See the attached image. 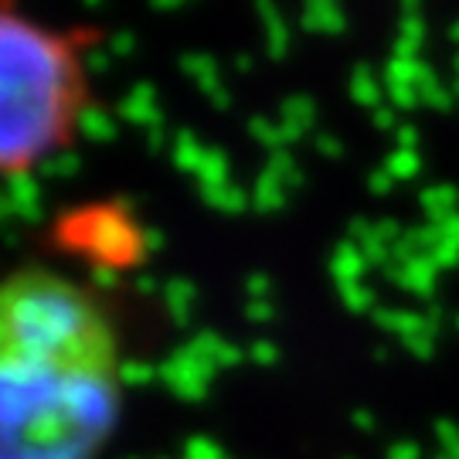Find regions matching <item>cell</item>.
<instances>
[{
  "instance_id": "obj_7",
  "label": "cell",
  "mask_w": 459,
  "mask_h": 459,
  "mask_svg": "<svg viewBox=\"0 0 459 459\" xmlns=\"http://www.w3.org/2000/svg\"><path fill=\"white\" fill-rule=\"evenodd\" d=\"M79 170V157L72 153V150H62V153H55V157H48L45 160V174H62V178H68V174H75Z\"/></svg>"
},
{
  "instance_id": "obj_11",
  "label": "cell",
  "mask_w": 459,
  "mask_h": 459,
  "mask_svg": "<svg viewBox=\"0 0 459 459\" xmlns=\"http://www.w3.org/2000/svg\"><path fill=\"white\" fill-rule=\"evenodd\" d=\"M89 7H99V0H89Z\"/></svg>"
},
{
  "instance_id": "obj_9",
  "label": "cell",
  "mask_w": 459,
  "mask_h": 459,
  "mask_svg": "<svg viewBox=\"0 0 459 459\" xmlns=\"http://www.w3.org/2000/svg\"><path fill=\"white\" fill-rule=\"evenodd\" d=\"M106 65H109V58H106L102 51H92V55L85 58V68H96V72H102Z\"/></svg>"
},
{
  "instance_id": "obj_5",
  "label": "cell",
  "mask_w": 459,
  "mask_h": 459,
  "mask_svg": "<svg viewBox=\"0 0 459 459\" xmlns=\"http://www.w3.org/2000/svg\"><path fill=\"white\" fill-rule=\"evenodd\" d=\"M79 130L89 136V140H96V143H109L116 136V123H113V113H106L102 106H85V113L79 116Z\"/></svg>"
},
{
  "instance_id": "obj_2",
  "label": "cell",
  "mask_w": 459,
  "mask_h": 459,
  "mask_svg": "<svg viewBox=\"0 0 459 459\" xmlns=\"http://www.w3.org/2000/svg\"><path fill=\"white\" fill-rule=\"evenodd\" d=\"M75 34H55L0 4V174H31L68 150L89 106Z\"/></svg>"
},
{
  "instance_id": "obj_10",
  "label": "cell",
  "mask_w": 459,
  "mask_h": 459,
  "mask_svg": "<svg viewBox=\"0 0 459 459\" xmlns=\"http://www.w3.org/2000/svg\"><path fill=\"white\" fill-rule=\"evenodd\" d=\"M178 4H181V0H153V7H160V11H164V7H178Z\"/></svg>"
},
{
  "instance_id": "obj_3",
  "label": "cell",
  "mask_w": 459,
  "mask_h": 459,
  "mask_svg": "<svg viewBox=\"0 0 459 459\" xmlns=\"http://www.w3.org/2000/svg\"><path fill=\"white\" fill-rule=\"evenodd\" d=\"M68 231H79L85 246V238H89V246L92 252L99 255H106V259H126L133 255V248L140 246V235L133 229V221L126 214H119L116 208H89V212H79L75 218H68Z\"/></svg>"
},
{
  "instance_id": "obj_6",
  "label": "cell",
  "mask_w": 459,
  "mask_h": 459,
  "mask_svg": "<svg viewBox=\"0 0 459 459\" xmlns=\"http://www.w3.org/2000/svg\"><path fill=\"white\" fill-rule=\"evenodd\" d=\"M174 160L184 167V170H191V167H201L204 160V153H197V143L191 140V133H181V140H178V150H174Z\"/></svg>"
},
{
  "instance_id": "obj_1",
  "label": "cell",
  "mask_w": 459,
  "mask_h": 459,
  "mask_svg": "<svg viewBox=\"0 0 459 459\" xmlns=\"http://www.w3.org/2000/svg\"><path fill=\"white\" fill-rule=\"evenodd\" d=\"M119 415L106 303L51 269L0 282V459H96Z\"/></svg>"
},
{
  "instance_id": "obj_4",
  "label": "cell",
  "mask_w": 459,
  "mask_h": 459,
  "mask_svg": "<svg viewBox=\"0 0 459 459\" xmlns=\"http://www.w3.org/2000/svg\"><path fill=\"white\" fill-rule=\"evenodd\" d=\"M123 119L130 123H143V126H160V109H157V99H153V89L147 82H140L130 96L123 99L119 106Z\"/></svg>"
},
{
  "instance_id": "obj_8",
  "label": "cell",
  "mask_w": 459,
  "mask_h": 459,
  "mask_svg": "<svg viewBox=\"0 0 459 459\" xmlns=\"http://www.w3.org/2000/svg\"><path fill=\"white\" fill-rule=\"evenodd\" d=\"M113 51H116V55H130V51H133V34L130 31L116 34V38H113Z\"/></svg>"
}]
</instances>
